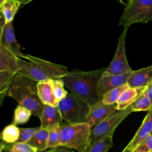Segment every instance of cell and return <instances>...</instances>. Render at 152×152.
<instances>
[{"instance_id": "6da1fadb", "label": "cell", "mask_w": 152, "mask_h": 152, "mask_svg": "<svg viewBox=\"0 0 152 152\" xmlns=\"http://www.w3.org/2000/svg\"><path fill=\"white\" fill-rule=\"evenodd\" d=\"M106 68L82 71L76 69L68 73L61 79L71 92L92 106L102 100L98 90L99 81Z\"/></svg>"}, {"instance_id": "7a4b0ae2", "label": "cell", "mask_w": 152, "mask_h": 152, "mask_svg": "<svg viewBox=\"0 0 152 152\" xmlns=\"http://www.w3.org/2000/svg\"><path fill=\"white\" fill-rule=\"evenodd\" d=\"M18 59V74L41 82L62 78L68 72L67 67L40 58L25 54L24 58Z\"/></svg>"}, {"instance_id": "3957f363", "label": "cell", "mask_w": 152, "mask_h": 152, "mask_svg": "<svg viewBox=\"0 0 152 152\" xmlns=\"http://www.w3.org/2000/svg\"><path fill=\"white\" fill-rule=\"evenodd\" d=\"M37 82L24 75L17 74L7 92L6 96L14 99L18 105L31 111L32 114L40 117L44 107L38 95Z\"/></svg>"}, {"instance_id": "277c9868", "label": "cell", "mask_w": 152, "mask_h": 152, "mask_svg": "<svg viewBox=\"0 0 152 152\" xmlns=\"http://www.w3.org/2000/svg\"><path fill=\"white\" fill-rule=\"evenodd\" d=\"M91 128L86 122L61 126V146L84 152L90 142Z\"/></svg>"}, {"instance_id": "5b68a950", "label": "cell", "mask_w": 152, "mask_h": 152, "mask_svg": "<svg viewBox=\"0 0 152 152\" xmlns=\"http://www.w3.org/2000/svg\"><path fill=\"white\" fill-rule=\"evenodd\" d=\"M91 105L72 93L58 102V107L63 119L68 124L86 122L90 111Z\"/></svg>"}, {"instance_id": "8992f818", "label": "cell", "mask_w": 152, "mask_h": 152, "mask_svg": "<svg viewBox=\"0 0 152 152\" xmlns=\"http://www.w3.org/2000/svg\"><path fill=\"white\" fill-rule=\"evenodd\" d=\"M152 21V0H130L125 5L119 20L120 26Z\"/></svg>"}, {"instance_id": "52a82bcc", "label": "cell", "mask_w": 152, "mask_h": 152, "mask_svg": "<svg viewBox=\"0 0 152 152\" xmlns=\"http://www.w3.org/2000/svg\"><path fill=\"white\" fill-rule=\"evenodd\" d=\"M131 112L132 110L131 106L124 110H116L110 116L92 128L88 145L105 136H113L117 127Z\"/></svg>"}, {"instance_id": "ba28073f", "label": "cell", "mask_w": 152, "mask_h": 152, "mask_svg": "<svg viewBox=\"0 0 152 152\" xmlns=\"http://www.w3.org/2000/svg\"><path fill=\"white\" fill-rule=\"evenodd\" d=\"M129 26H126L118 37V45L114 56L104 72L110 74H122L132 71L127 61L125 50L126 33Z\"/></svg>"}, {"instance_id": "9c48e42d", "label": "cell", "mask_w": 152, "mask_h": 152, "mask_svg": "<svg viewBox=\"0 0 152 152\" xmlns=\"http://www.w3.org/2000/svg\"><path fill=\"white\" fill-rule=\"evenodd\" d=\"M116 110V103L106 104L101 100L91 106L90 111L86 122L92 129L110 116Z\"/></svg>"}, {"instance_id": "30bf717a", "label": "cell", "mask_w": 152, "mask_h": 152, "mask_svg": "<svg viewBox=\"0 0 152 152\" xmlns=\"http://www.w3.org/2000/svg\"><path fill=\"white\" fill-rule=\"evenodd\" d=\"M152 131V108L144 118L135 134L121 152H134Z\"/></svg>"}, {"instance_id": "8fae6325", "label": "cell", "mask_w": 152, "mask_h": 152, "mask_svg": "<svg viewBox=\"0 0 152 152\" xmlns=\"http://www.w3.org/2000/svg\"><path fill=\"white\" fill-rule=\"evenodd\" d=\"M132 71L122 74H110L103 73L98 84V90L100 96L103 95L109 91L127 83Z\"/></svg>"}, {"instance_id": "7c38bea8", "label": "cell", "mask_w": 152, "mask_h": 152, "mask_svg": "<svg viewBox=\"0 0 152 152\" xmlns=\"http://www.w3.org/2000/svg\"><path fill=\"white\" fill-rule=\"evenodd\" d=\"M39 118L40 120V127L49 131L61 126L63 120L58 106L47 104L44 105Z\"/></svg>"}, {"instance_id": "4fadbf2b", "label": "cell", "mask_w": 152, "mask_h": 152, "mask_svg": "<svg viewBox=\"0 0 152 152\" xmlns=\"http://www.w3.org/2000/svg\"><path fill=\"white\" fill-rule=\"evenodd\" d=\"M0 45L8 49L18 58H24L25 54L21 52L20 45L15 36L12 21L7 23L3 31L0 33Z\"/></svg>"}, {"instance_id": "5bb4252c", "label": "cell", "mask_w": 152, "mask_h": 152, "mask_svg": "<svg viewBox=\"0 0 152 152\" xmlns=\"http://www.w3.org/2000/svg\"><path fill=\"white\" fill-rule=\"evenodd\" d=\"M127 83L132 88L148 87L152 83V65L132 70Z\"/></svg>"}, {"instance_id": "9a60e30c", "label": "cell", "mask_w": 152, "mask_h": 152, "mask_svg": "<svg viewBox=\"0 0 152 152\" xmlns=\"http://www.w3.org/2000/svg\"><path fill=\"white\" fill-rule=\"evenodd\" d=\"M37 87L39 97L44 105L58 106V102L54 95L53 80L38 82Z\"/></svg>"}, {"instance_id": "2e32d148", "label": "cell", "mask_w": 152, "mask_h": 152, "mask_svg": "<svg viewBox=\"0 0 152 152\" xmlns=\"http://www.w3.org/2000/svg\"><path fill=\"white\" fill-rule=\"evenodd\" d=\"M18 59L8 49L0 45V71H7L17 74L19 69Z\"/></svg>"}, {"instance_id": "e0dca14e", "label": "cell", "mask_w": 152, "mask_h": 152, "mask_svg": "<svg viewBox=\"0 0 152 152\" xmlns=\"http://www.w3.org/2000/svg\"><path fill=\"white\" fill-rule=\"evenodd\" d=\"M147 87L132 88L125 90L116 103V109L122 110L130 106L137 98L147 89Z\"/></svg>"}, {"instance_id": "ac0fdd59", "label": "cell", "mask_w": 152, "mask_h": 152, "mask_svg": "<svg viewBox=\"0 0 152 152\" xmlns=\"http://www.w3.org/2000/svg\"><path fill=\"white\" fill-rule=\"evenodd\" d=\"M49 132V131L40 127L35 135L27 143L37 148L39 152L44 151L48 149Z\"/></svg>"}, {"instance_id": "d6986e66", "label": "cell", "mask_w": 152, "mask_h": 152, "mask_svg": "<svg viewBox=\"0 0 152 152\" xmlns=\"http://www.w3.org/2000/svg\"><path fill=\"white\" fill-rule=\"evenodd\" d=\"M113 145V136L107 135L89 145L84 152H107Z\"/></svg>"}, {"instance_id": "ffe728a7", "label": "cell", "mask_w": 152, "mask_h": 152, "mask_svg": "<svg viewBox=\"0 0 152 152\" xmlns=\"http://www.w3.org/2000/svg\"><path fill=\"white\" fill-rule=\"evenodd\" d=\"M21 3L17 0H7L1 6V12L4 15L7 23L12 22Z\"/></svg>"}, {"instance_id": "44dd1931", "label": "cell", "mask_w": 152, "mask_h": 152, "mask_svg": "<svg viewBox=\"0 0 152 152\" xmlns=\"http://www.w3.org/2000/svg\"><path fill=\"white\" fill-rule=\"evenodd\" d=\"M20 134V128L12 124L4 128L1 132V139L6 144H12L18 141Z\"/></svg>"}, {"instance_id": "7402d4cb", "label": "cell", "mask_w": 152, "mask_h": 152, "mask_svg": "<svg viewBox=\"0 0 152 152\" xmlns=\"http://www.w3.org/2000/svg\"><path fill=\"white\" fill-rule=\"evenodd\" d=\"M16 74L7 71H0V102L1 105L7 94V92Z\"/></svg>"}, {"instance_id": "603a6c76", "label": "cell", "mask_w": 152, "mask_h": 152, "mask_svg": "<svg viewBox=\"0 0 152 152\" xmlns=\"http://www.w3.org/2000/svg\"><path fill=\"white\" fill-rule=\"evenodd\" d=\"M128 88H129V86L128 83L115 88L104 94L102 101L106 104H115L122 93Z\"/></svg>"}, {"instance_id": "cb8c5ba5", "label": "cell", "mask_w": 152, "mask_h": 152, "mask_svg": "<svg viewBox=\"0 0 152 152\" xmlns=\"http://www.w3.org/2000/svg\"><path fill=\"white\" fill-rule=\"evenodd\" d=\"M145 90L131 105L132 112L149 111L152 108L151 100L146 94Z\"/></svg>"}, {"instance_id": "d4e9b609", "label": "cell", "mask_w": 152, "mask_h": 152, "mask_svg": "<svg viewBox=\"0 0 152 152\" xmlns=\"http://www.w3.org/2000/svg\"><path fill=\"white\" fill-rule=\"evenodd\" d=\"M31 115V110L23 106L18 105L14 112L12 124L15 125L24 124L29 121Z\"/></svg>"}, {"instance_id": "484cf974", "label": "cell", "mask_w": 152, "mask_h": 152, "mask_svg": "<svg viewBox=\"0 0 152 152\" xmlns=\"http://www.w3.org/2000/svg\"><path fill=\"white\" fill-rule=\"evenodd\" d=\"M59 147H61V126L49 131L48 148L53 149Z\"/></svg>"}, {"instance_id": "4316f807", "label": "cell", "mask_w": 152, "mask_h": 152, "mask_svg": "<svg viewBox=\"0 0 152 152\" xmlns=\"http://www.w3.org/2000/svg\"><path fill=\"white\" fill-rule=\"evenodd\" d=\"M64 87V82L61 78L53 80L54 95L58 102L64 99L68 93V91L65 89Z\"/></svg>"}, {"instance_id": "83f0119b", "label": "cell", "mask_w": 152, "mask_h": 152, "mask_svg": "<svg viewBox=\"0 0 152 152\" xmlns=\"http://www.w3.org/2000/svg\"><path fill=\"white\" fill-rule=\"evenodd\" d=\"M40 127L36 128H20V137L17 142L27 143L36 134Z\"/></svg>"}, {"instance_id": "f1b7e54d", "label": "cell", "mask_w": 152, "mask_h": 152, "mask_svg": "<svg viewBox=\"0 0 152 152\" xmlns=\"http://www.w3.org/2000/svg\"><path fill=\"white\" fill-rule=\"evenodd\" d=\"M9 152H39L37 149L28 143L17 142L9 147Z\"/></svg>"}, {"instance_id": "f546056e", "label": "cell", "mask_w": 152, "mask_h": 152, "mask_svg": "<svg viewBox=\"0 0 152 152\" xmlns=\"http://www.w3.org/2000/svg\"><path fill=\"white\" fill-rule=\"evenodd\" d=\"M134 152H152V134L148 135Z\"/></svg>"}, {"instance_id": "4dcf8cb0", "label": "cell", "mask_w": 152, "mask_h": 152, "mask_svg": "<svg viewBox=\"0 0 152 152\" xmlns=\"http://www.w3.org/2000/svg\"><path fill=\"white\" fill-rule=\"evenodd\" d=\"M52 152H75V151L72 148H68L64 146H61L55 148H53Z\"/></svg>"}, {"instance_id": "1f68e13d", "label": "cell", "mask_w": 152, "mask_h": 152, "mask_svg": "<svg viewBox=\"0 0 152 152\" xmlns=\"http://www.w3.org/2000/svg\"><path fill=\"white\" fill-rule=\"evenodd\" d=\"M6 24H7V22L5 19V17H4V15L1 12V15H0V33L3 31Z\"/></svg>"}, {"instance_id": "d6a6232c", "label": "cell", "mask_w": 152, "mask_h": 152, "mask_svg": "<svg viewBox=\"0 0 152 152\" xmlns=\"http://www.w3.org/2000/svg\"><path fill=\"white\" fill-rule=\"evenodd\" d=\"M145 93L147 94V96H148V97L150 99V100H151V102H152V83L151 84H150L147 87Z\"/></svg>"}, {"instance_id": "836d02e7", "label": "cell", "mask_w": 152, "mask_h": 152, "mask_svg": "<svg viewBox=\"0 0 152 152\" xmlns=\"http://www.w3.org/2000/svg\"><path fill=\"white\" fill-rule=\"evenodd\" d=\"M17 1H20L23 4H27V3L31 2V1H32L33 0H17Z\"/></svg>"}, {"instance_id": "e575fe53", "label": "cell", "mask_w": 152, "mask_h": 152, "mask_svg": "<svg viewBox=\"0 0 152 152\" xmlns=\"http://www.w3.org/2000/svg\"><path fill=\"white\" fill-rule=\"evenodd\" d=\"M7 0H0V7L2 6Z\"/></svg>"}, {"instance_id": "d590c367", "label": "cell", "mask_w": 152, "mask_h": 152, "mask_svg": "<svg viewBox=\"0 0 152 152\" xmlns=\"http://www.w3.org/2000/svg\"><path fill=\"white\" fill-rule=\"evenodd\" d=\"M119 3H121V4H123V5H126V4H125V3H124V1H123V0H117Z\"/></svg>"}, {"instance_id": "8d00e7d4", "label": "cell", "mask_w": 152, "mask_h": 152, "mask_svg": "<svg viewBox=\"0 0 152 152\" xmlns=\"http://www.w3.org/2000/svg\"><path fill=\"white\" fill-rule=\"evenodd\" d=\"M52 151H53V149H51V150H48V151H42V152H52Z\"/></svg>"}, {"instance_id": "74e56055", "label": "cell", "mask_w": 152, "mask_h": 152, "mask_svg": "<svg viewBox=\"0 0 152 152\" xmlns=\"http://www.w3.org/2000/svg\"><path fill=\"white\" fill-rule=\"evenodd\" d=\"M126 1H127V2H128V1H130V0H126Z\"/></svg>"}]
</instances>
